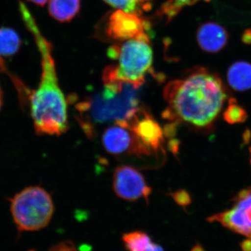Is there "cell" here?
Instances as JSON below:
<instances>
[{"instance_id": "obj_26", "label": "cell", "mask_w": 251, "mask_h": 251, "mask_svg": "<svg viewBox=\"0 0 251 251\" xmlns=\"http://www.w3.org/2000/svg\"><path fill=\"white\" fill-rule=\"evenodd\" d=\"M2 103H3L2 90H1V87H0V110H1V106H2Z\"/></svg>"}, {"instance_id": "obj_10", "label": "cell", "mask_w": 251, "mask_h": 251, "mask_svg": "<svg viewBox=\"0 0 251 251\" xmlns=\"http://www.w3.org/2000/svg\"><path fill=\"white\" fill-rule=\"evenodd\" d=\"M101 142L105 151L115 156L125 153L149 156L133 132L123 125L114 124L107 128L102 135Z\"/></svg>"}, {"instance_id": "obj_7", "label": "cell", "mask_w": 251, "mask_h": 251, "mask_svg": "<svg viewBox=\"0 0 251 251\" xmlns=\"http://www.w3.org/2000/svg\"><path fill=\"white\" fill-rule=\"evenodd\" d=\"M112 179V188L117 197L130 202L140 199L146 200L148 202L151 188L143 175L133 167H117Z\"/></svg>"}, {"instance_id": "obj_25", "label": "cell", "mask_w": 251, "mask_h": 251, "mask_svg": "<svg viewBox=\"0 0 251 251\" xmlns=\"http://www.w3.org/2000/svg\"><path fill=\"white\" fill-rule=\"evenodd\" d=\"M191 251H205L204 250V249L201 246H196V247H195L193 248L192 250Z\"/></svg>"}, {"instance_id": "obj_5", "label": "cell", "mask_w": 251, "mask_h": 251, "mask_svg": "<svg viewBox=\"0 0 251 251\" xmlns=\"http://www.w3.org/2000/svg\"><path fill=\"white\" fill-rule=\"evenodd\" d=\"M11 210L18 230H39L46 227L52 219L53 201L44 188L30 186L12 198Z\"/></svg>"}, {"instance_id": "obj_11", "label": "cell", "mask_w": 251, "mask_h": 251, "mask_svg": "<svg viewBox=\"0 0 251 251\" xmlns=\"http://www.w3.org/2000/svg\"><path fill=\"white\" fill-rule=\"evenodd\" d=\"M198 45L202 50L216 53L227 46L229 34L219 23L207 22L202 24L197 31Z\"/></svg>"}, {"instance_id": "obj_14", "label": "cell", "mask_w": 251, "mask_h": 251, "mask_svg": "<svg viewBox=\"0 0 251 251\" xmlns=\"http://www.w3.org/2000/svg\"><path fill=\"white\" fill-rule=\"evenodd\" d=\"M80 0H50V16L59 22L71 21L78 13Z\"/></svg>"}, {"instance_id": "obj_3", "label": "cell", "mask_w": 251, "mask_h": 251, "mask_svg": "<svg viewBox=\"0 0 251 251\" xmlns=\"http://www.w3.org/2000/svg\"><path fill=\"white\" fill-rule=\"evenodd\" d=\"M100 92L78 102L75 108L84 132L91 136L97 125L105 123L125 125L137 115L140 105L138 91L124 82L103 83Z\"/></svg>"}, {"instance_id": "obj_20", "label": "cell", "mask_w": 251, "mask_h": 251, "mask_svg": "<svg viewBox=\"0 0 251 251\" xmlns=\"http://www.w3.org/2000/svg\"><path fill=\"white\" fill-rule=\"evenodd\" d=\"M48 251H78L72 242L65 241L51 247Z\"/></svg>"}, {"instance_id": "obj_8", "label": "cell", "mask_w": 251, "mask_h": 251, "mask_svg": "<svg viewBox=\"0 0 251 251\" xmlns=\"http://www.w3.org/2000/svg\"><path fill=\"white\" fill-rule=\"evenodd\" d=\"M123 126L133 132L149 156L161 150L164 142L163 128L143 107L130 121Z\"/></svg>"}, {"instance_id": "obj_24", "label": "cell", "mask_w": 251, "mask_h": 251, "mask_svg": "<svg viewBox=\"0 0 251 251\" xmlns=\"http://www.w3.org/2000/svg\"><path fill=\"white\" fill-rule=\"evenodd\" d=\"M0 72H6V67H5L4 60H3L2 58H1V55H0Z\"/></svg>"}, {"instance_id": "obj_6", "label": "cell", "mask_w": 251, "mask_h": 251, "mask_svg": "<svg viewBox=\"0 0 251 251\" xmlns=\"http://www.w3.org/2000/svg\"><path fill=\"white\" fill-rule=\"evenodd\" d=\"M232 207L208 217L209 223H219L235 233L251 239V187L239 191Z\"/></svg>"}, {"instance_id": "obj_15", "label": "cell", "mask_w": 251, "mask_h": 251, "mask_svg": "<svg viewBox=\"0 0 251 251\" xmlns=\"http://www.w3.org/2000/svg\"><path fill=\"white\" fill-rule=\"evenodd\" d=\"M22 44L19 36L14 29H0V55L11 56L17 52Z\"/></svg>"}, {"instance_id": "obj_12", "label": "cell", "mask_w": 251, "mask_h": 251, "mask_svg": "<svg viewBox=\"0 0 251 251\" xmlns=\"http://www.w3.org/2000/svg\"><path fill=\"white\" fill-rule=\"evenodd\" d=\"M229 86L238 92H244L251 89V64L239 61L229 67L227 73Z\"/></svg>"}, {"instance_id": "obj_23", "label": "cell", "mask_w": 251, "mask_h": 251, "mask_svg": "<svg viewBox=\"0 0 251 251\" xmlns=\"http://www.w3.org/2000/svg\"><path fill=\"white\" fill-rule=\"evenodd\" d=\"M31 2L34 3V4L39 5V6H44V4L47 2L48 0H29Z\"/></svg>"}, {"instance_id": "obj_1", "label": "cell", "mask_w": 251, "mask_h": 251, "mask_svg": "<svg viewBox=\"0 0 251 251\" xmlns=\"http://www.w3.org/2000/svg\"><path fill=\"white\" fill-rule=\"evenodd\" d=\"M163 94L168 104L164 118L198 130L212 128L227 99L221 79L203 67L168 82Z\"/></svg>"}, {"instance_id": "obj_16", "label": "cell", "mask_w": 251, "mask_h": 251, "mask_svg": "<svg viewBox=\"0 0 251 251\" xmlns=\"http://www.w3.org/2000/svg\"><path fill=\"white\" fill-rule=\"evenodd\" d=\"M225 121L230 125L244 123L248 118V114L245 109L237 103L234 99L229 100L228 106L224 112Z\"/></svg>"}, {"instance_id": "obj_9", "label": "cell", "mask_w": 251, "mask_h": 251, "mask_svg": "<svg viewBox=\"0 0 251 251\" xmlns=\"http://www.w3.org/2000/svg\"><path fill=\"white\" fill-rule=\"evenodd\" d=\"M148 23L140 14L117 9L109 16L106 34L112 40L123 41L148 34Z\"/></svg>"}, {"instance_id": "obj_18", "label": "cell", "mask_w": 251, "mask_h": 251, "mask_svg": "<svg viewBox=\"0 0 251 251\" xmlns=\"http://www.w3.org/2000/svg\"><path fill=\"white\" fill-rule=\"evenodd\" d=\"M199 1L201 0H169L162 6V13L167 18L172 19L176 15L179 14V11L184 6H192ZM204 1H209L210 0H204Z\"/></svg>"}, {"instance_id": "obj_2", "label": "cell", "mask_w": 251, "mask_h": 251, "mask_svg": "<svg viewBox=\"0 0 251 251\" xmlns=\"http://www.w3.org/2000/svg\"><path fill=\"white\" fill-rule=\"evenodd\" d=\"M20 12L25 25L34 36L41 55L39 87L30 95V113L36 133L59 135L69 128L67 99L59 87L50 44L42 35L26 5L21 0Z\"/></svg>"}, {"instance_id": "obj_21", "label": "cell", "mask_w": 251, "mask_h": 251, "mask_svg": "<svg viewBox=\"0 0 251 251\" xmlns=\"http://www.w3.org/2000/svg\"><path fill=\"white\" fill-rule=\"evenodd\" d=\"M242 40L244 44H251V29H248L244 31L242 36Z\"/></svg>"}, {"instance_id": "obj_19", "label": "cell", "mask_w": 251, "mask_h": 251, "mask_svg": "<svg viewBox=\"0 0 251 251\" xmlns=\"http://www.w3.org/2000/svg\"><path fill=\"white\" fill-rule=\"evenodd\" d=\"M173 197L174 198L175 202L180 206H186L191 204V196L184 190L176 191L173 193Z\"/></svg>"}, {"instance_id": "obj_22", "label": "cell", "mask_w": 251, "mask_h": 251, "mask_svg": "<svg viewBox=\"0 0 251 251\" xmlns=\"http://www.w3.org/2000/svg\"><path fill=\"white\" fill-rule=\"evenodd\" d=\"M240 247L243 251H251V239L247 238L245 240L241 242Z\"/></svg>"}, {"instance_id": "obj_27", "label": "cell", "mask_w": 251, "mask_h": 251, "mask_svg": "<svg viewBox=\"0 0 251 251\" xmlns=\"http://www.w3.org/2000/svg\"><path fill=\"white\" fill-rule=\"evenodd\" d=\"M250 154H251V147L250 148Z\"/></svg>"}, {"instance_id": "obj_17", "label": "cell", "mask_w": 251, "mask_h": 251, "mask_svg": "<svg viewBox=\"0 0 251 251\" xmlns=\"http://www.w3.org/2000/svg\"><path fill=\"white\" fill-rule=\"evenodd\" d=\"M107 4L118 10L140 14L147 7L146 0H104Z\"/></svg>"}, {"instance_id": "obj_13", "label": "cell", "mask_w": 251, "mask_h": 251, "mask_svg": "<svg viewBox=\"0 0 251 251\" xmlns=\"http://www.w3.org/2000/svg\"><path fill=\"white\" fill-rule=\"evenodd\" d=\"M124 245L128 251H164L163 247L151 240L143 231H133L122 236Z\"/></svg>"}, {"instance_id": "obj_4", "label": "cell", "mask_w": 251, "mask_h": 251, "mask_svg": "<svg viewBox=\"0 0 251 251\" xmlns=\"http://www.w3.org/2000/svg\"><path fill=\"white\" fill-rule=\"evenodd\" d=\"M108 53L116 63L105 68L103 83L125 82L140 89L152 69L153 51L148 34L112 46Z\"/></svg>"}]
</instances>
